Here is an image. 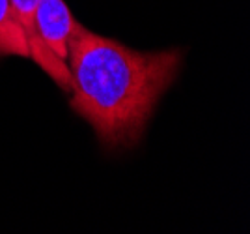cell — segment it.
I'll return each instance as SVG.
<instances>
[{
	"label": "cell",
	"instance_id": "cell-1",
	"mask_svg": "<svg viewBox=\"0 0 250 234\" xmlns=\"http://www.w3.org/2000/svg\"><path fill=\"white\" fill-rule=\"evenodd\" d=\"M71 109L106 150L133 148L144 135L157 101L176 81L179 49L135 51L75 23L67 42Z\"/></svg>",
	"mask_w": 250,
	"mask_h": 234
},
{
	"label": "cell",
	"instance_id": "cell-3",
	"mask_svg": "<svg viewBox=\"0 0 250 234\" xmlns=\"http://www.w3.org/2000/svg\"><path fill=\"white\" fill-rule=\"evenodd\" d=\"M0 56L30 58L28 38L10 0H0Z\"/></svg>",
	"mask_w": 250,
	"mask_h": 234
},
{
	"label": "cell",
	"instance_id": "cell-2",
	"mask_svg": "<svg viewBox=\"0 0 250 234\" xmlns=\"http://www.w3.org/2000/svg\"><path fill=\"white\" fill-rule=\"evenodd\" d=\"M11 8L15 11L17 19L22 24L26 38H28V47H30V58H34L43 70L52 77L54 83H58L63 90H71V71L69 66L63 60H60L51 49L45 45L40 34L36 30V23H34V13L38 0H10Z\"/></svg>",
	"mask_w": 250,
	"mask_h": 234
}]
</instances>
